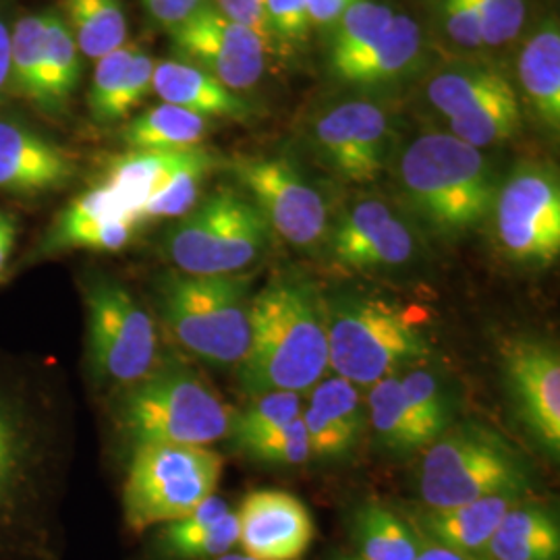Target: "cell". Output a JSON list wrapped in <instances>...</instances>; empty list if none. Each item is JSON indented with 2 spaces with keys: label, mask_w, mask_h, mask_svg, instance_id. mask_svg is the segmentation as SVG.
<instances>
[{
  "label": "cell",
  "mask_w": 560,
  "mask_h": 560,
  "mask_svg": "<svg viewBox=\"0 0 560 560\" xmlns=\"http://www.w3.org/2000/svg\"><path fill=\"white\" fill-rule=\"evenodd\" d=\"M154 316L187 355L214 368L240 365L249 347V277L166 270L152 282Z\"/></svg>",
  "instance_id": "6"
},
{
  "label": "cell",
  "mask_w": 560,
  "mask_h": 560,
  "mask_svg": "<svg viewBox=\"0 0 560 560\" xmlns=\"http://www.w3.org/2000/svg\"><path fill=\"white\" fill-rule=\"evenodd\" d=\"M240 453L261 465H279V467H298L312 459L303 418L287 423L284 428L264 436L260 441L247 444L245 448H241Z\"/></svg>",
  "instance_id": "40"
},
{
  "label": "cell",
  "mask_w": 560,
  "mask_h": 560,
  "mask_svg": "<svg viewBox=\"0 0 560 560\" xmlns=\"http://www.w3.org/2000/svg\"><path fill=\"white\" fill-rule=\"evenodd\" d=\"M198 148L200 145L187 150L120 154L108 162L102 183L119 196L125 208L138 221L141 208L175 179V175L189 162Z\"/></svg>",
  "instance_id": "26"
},
{
  "label": "cell",
  "mask_w": 560,
  "mask_h": 560,
  "mask_svg": "<svg viewBox=\"0 0 560 560\" xmlns=\"http://www.w3.org/2000/svg\"><path fill=\"white\" fill-rule=\"evenodd\" d=\"M83 305V372L106 399L145 378L164 360L154 312L117 277L101 270L78 279Z\"/></svg>",
  "instance_id": "4"
},
{
  "label": "cell",
  "mask_w": 560,
  "mask_h": 560,
  "mask_svg": "<svg viewBox=\"0 0 560 560\" xmlns=\"http://www.w3.org/2000/svg\"><path fill=\"white\" fill-rule=\"evenodd\" d=\"M301 418L312 457L318 459L351 457L368 430V407L360 386L340 376L320 381L307 390Z\"/></svg>",
  "instance_id": "20"
},
{
  "label": "cell",
  "mask_w": 560,
  "mask_h": 560,
  "mask_svg": "<svg viewBox=\"0 0 560 560\" xmlns=\"http://www.w3.org/2000/svg\"><path fill=\"white\" fill-rule=\"evenodd\" d=\"M397 13L372 0H358L337 21V34L330 46V69L337 73L345 65L360 59L378 44Z\"/></svg>",
  "instance_id": "35"
},
{
  "label": "cell",
  "mask_w": 560,
  "mask_h": 560,
  "mask_svg": "<svg viewBox=\"0 0 560 560\" xmlns=\"http://www.w3.org/2000/svg\"><path fill=\"white\" fill-rule=\"evenodd\" d=\"M399 378L405 400L420 423L421 432L432 444L457 418L459 400L455 397L453 384L428 368H407L399 372Z\"/></svg>",
  "instance_id": "34"
},
{
  "label": "cell",
  "mask_w": 560,
  "mask_h": 560,
  "mask_svg": "<svg viewBox=\"0 0 560 560\" xmlns=\"http://www.w3.org/2000/svg\"><path fill=\"white\" fill-rule=\"evenodd\" d=\"M515 94L513 85L490 67H453L428 83V101L446 120L459 119L490 102Z\"/></svg>",
  "instance_id": "30"
},
{
  "label": "cell",
  "mask_w": 560,
  "mask_h": 560,
  "mask_svg": "<svg viewBox=\"0 0 560 560\" xmlns=\"http://www.w3.org/2000/svg\"><path fill=\"white\" fill-rule=\"evenodd\" d=\"M44 11L21 18L11 27V88L40 106L44 62Z\"/></svg>",
  "instance_id": "38"
},
{
  "label": "cell",
  "mask_w": 560,
  "mask_h": 560,
  "mask_svg": "<svg viewBox=\"0 0 560 560\" xmlns=\"http://www.w3.org/2000/svg\"><path fill=\"white\" fill-rule=\"evenodd\" d=\"M113 430L129 453L141 446H212L229 441L235 411L187 363L164 355L145 378L108 397Z\"/></svg>",
  "instance_id": "3"
},
{
  "label": "cell",
  "mask_w": 560,
  "mask_h": 560,
  "mask_svg": "<svg viewBox=\"0 0 560 560\" xmlns=\"http://www.w3.org/2000/svg\"><path fill=\"white\" fill-rule=\"evenodd\" d=\"M324 314L328 368L355 386L370 388L432 353L420 324L397 303L342 293L324 300Z\"/></svg>",
  "instance_id": "7"
},
{
  "label": "cell",
  "mask_w": 560,
  "mask_h": 560,
  "mask_svg": "<svg viewBox=\"0 0 560 560\" xmlns=\"http://www.w3.org/2000/svg\"><path fill=\"white\" fill-rule=\"evenodd\" d=\"M335 264L355 272L402 268L416 258L413 231L381 200H363L349 208L328 240Z\"/></svg>",
  "instance_id": "18"
},
{
  "label": "cell",
  "mask_w": 560,
  "mask_h": 560,
  "mask_svg": "<svg viewBox=\"0 0 560 560\" xmlns=\"http://www.w3.org/2000/svg\"><path fill=\"white\" fill-rule=\"evenodd\" d=\"M217 560H252L249 557H245L243 552H229V555H224L221 559Z\"/></svg>",
  "instance_id": "52"
},
{
  "label": "cell",
  "mask_w": 560,
  "mask_h": 560,
  "mask_svg": "<svg viewBox=\"0 0 560 560\" xmlns=\"http://www.w3.org/2000/svg\"><path fill=\"white\" fill-rule=\"evenodd\" d=\"M399 183L411 210L441 235H463L492 214L499 183L492 164L451 133L411 141L399 161Z\"/></svg>",
  "instance_id": "5"
},
{
  "label": "cell",
  "mask_w": 560,
  "mask_h": 560,
  "mask_svg": "<svg viewBox=\"0 0 560 560\" xmlns=\"http://www.w3.org/2000/svg\"><path fill=\"white\" fill-rule=\"evenodd\" d=\"M65 18L81 55L98 60L127 44L122 0H62Z\"/></svg>",
  "instance_id": "33"
},
{
  "label": "cell",
  "mask_w": 560,
  "mask_h": 560,
  "mask_svg": "<svg viewBox=\"0 0 560 560\" xmlns=\"http://www.w3.org/2000/svg\"><path fill=\"white\" fill-rule=\"evenodd\" d=\"M335 560H361V559H358V557H339V559H335Z\"/></svg>",
  "instance_id": "53"
},
{
  "label": "cell",
  "mask_w": 560,
  "mask_h": 560,
  "mask_svg": "<svg viewBox=\"0 0 560 560\" xmlns=\"http://www.w3.org/2000/svg\"><path fill=\"white\" fill-rule=\"evenodd\" d=\"M154 67H156V62L150 55H145L141 50L136 52V57L131 59V65L122 78L119 92L110 104L106 122L125 119L133 108H138L141 102L148 98V94L152 92Z\"/></svg>",
  "instance_id": "43"
},
{
  "label": "cell",
  "mask_w": 560,
  "mask_h": 560,
  "mask_svg": "<svg viewBox=\"0 0 560 560\" xmlns=\"http://www.w3.org/2000/svg\"><path fill=\"white\" fill-rule=\"evenodd\" d=\"M448 129L453 138L465 141L476 150L492 148L497 143L509 141L520 133V98L517 94H509L504 98L481 106L465 117L448 119Z\"/></svg>",
  "instance_id": "39"
},
{
  "label": "cell",
  "mask_w": 560,
  "mask_h": 560,
  "mask_svg": "<svg viewBox=\"0 0 560 560\" xmlns=\"http://www.w3.org/2000/svg\"><path fill=\"white\" fill-rule=\"evenodd\" d=\"M171 36L183 60L200 67L231 92L240 94L260 81L266 42L212 4H201L189 20L171 30Z\"/></svg>",
  "instance_id": "15"
},
{
  "label": "cell",
  "mask_w": 560,
  "mask_h": 560,
  "mask_svg": "<svg viewBox=\"0 0 560 560\" xmlns=\"http://www.w3.org/2000/svg\"><path fill=\"white\" fill-rule=\"evenodd\" d=\"M240 544V521L226 499L212 494L189 515L148 532L143 560H217Z\"/></svg>",
  "instance_id": "21"
},
{
  "label": "cell",
  "mask_w": 560,
  "mask_h": 560,
  "mask_svg": "<svg viewBox=\"0 0 560 560\" xmlns=\"http://www.w3.org/2000/svg\"><path fill=\"white\" fill-rule=\"evenodd\" d=\"M351 540L361 560H416L425 541L411 521L374 501L355 509Z\"/></svg>",
  "instance_id": "28"
},
{
  "label": "cell",
  "mask_w": 560,
  "mask_h": 560,
  "mask_svg": "<svg viewBox=\"0 0 560 560\" xmlns=\"http://www.w3.org/2000/svg\"><path fill=\"white\" fill-rule=\"evenodd\" d=\"M365 407L368 423L384 453L409 457L430 444L405 400L399 372L370 386Z\"/></svg>",
  "instance_id": "29"
},
{
  "label": "cell",
  "mask_w": 560,
  "mask_h": 560,
  "mask_svg": "<svg viewBox=\"0 0 560 560\" xmlns=\"http://www.w3.org/2000/svg\"><path fill=\"white\" fill-rule=\"evenodd\" d=\"M73 409L50 358L0 349V560H62Z\"/></svg>",
  "instance_id": "1"
},
{
  "label": "cell",
  "mask_w": 560,
  "mask_h": 560,
  "mask_svg": "<svg viewBox=\"0 0 560 560\" xmlns=\"http://www.w3.org/2000/svg\"><path fill=\"white\" fill-rule=\"evenodd\" d=\"M314 140L335 173L365 185L378 179L386 166L390 122L374 102H345L316 120Z\"/></svg>",
  "instance_id": "17"
},
{
  "label": "cell",
  "mask_w": 560,
  "mask_h": 560,
  "mask_svg": "<svg viewBox=\"0 0 560 560\" xmlns=\"http://www.w3.org/2000/svg\"><path fill=\"white\" fill-rule=\"evenodd\" d=\"M20 219L0 206V289L13 279L15 249L20 241Z\"/></svg>",
  "instance_id": "47"
},
{
  "label": "cell",
  "mask_w": 560,
  "mask_h": 560,
  "mask_svg": "<svg viewBox=\"0 0 560 560\" xmlns=\"http://www.w3.org/2000/svg\"><path fill=\"white\" fill-rule=\"evenodd\" d=\"M11 85V25L0 9V94Z\"/></svg>",
  "instance_id": "50"
},
{
  "label": "cell",
  "mask_w": 560,
  "mask_h": 560,
  "mask_svg": "<svg viewBox=\"0 0 560 560\" xmlns=\"http://www.w3.org/2000/svg\"><path fill=\"white\" fill-rule=\"evenodd\" d=\"M231 171L270 231H277L282 240L305 249L326 237V201L291 162L241 156L231 162Z\"/></svg>",
  "instance_id": "12"
},
{
  "label": "cell",
  "mask_w": 560,
  "mask_h": 560,
  "mask_svg": "<svg viewBox=\"0 0 560 560\" xmlns=\"http://www.w3.org/2000/svg\"><path fill=\"white\" fill-rule=\"evenodd\" d=\"M210 131V120L179 106L159 104L141 113L122 129L129 152H166L201 145Z\"/></svg>",
  "instance_id": "31"
},
{
  "label": "cell",
  "mask_w": 560,
  "mask_h": 560,
  "mask_svg": "<svg viewBox=\"0 0 560 560\" xmlns=\"http://www.w3.org/2000/svg\"><path fill=\"white\" fill-rule=\"evenodd\" d=\"M212 7L224 18L254 30L261 40L268 42L264 0H214Z\"/></svg>",
  "instance_id": "46"
},
{
  "label": "cell",
  "mask_w": 560,
  "mask_h": 560,
  "mask_svg": "<svg viewBox=\"0 0 560 560\" xmlns=\"http://www.w3.org/2000/svg\"><path fill=\"white\" fill-rule=\"evenodd\" d=\"M416 560H486L481 557H467V555H460L455 550H448V548H442L439 544H432V541H423V548L420 550V555L416 557Z\"/></svg>",
  "instance_id": "51"
},
{
  "label": "cell",
  "mask_w": 560,
  "mask_h": 560,
  "mask_svg": "<svg viewBox=\"0 0 560 560\" xmlns=\"http://www.w3.org/2000/svg\"><path fill=\"white\" fill-rule=\"evenodd\" d=\"M525 497H490L444 509L420 506L411 513V525L421 538L467 557H481L506 511Z\"/></svg>",
  "instance_id": "22"
},
{
  "label": "cell",
  "mask_w": 560,
  "mask_h": 560,
  "mask_svg": "<svg viewBox=\"0 0 560 560\" xmlns=\"http://www.w3.org/2000/svg\"><path fill=\"white\" fill-rule=\"evenodd\" d=\"M219 166V154L200 145L189 162L175 175V179L141 208L138 214L141 226L152 221L185 217L200 201L203 183Z\"/></svg>",
  "instance_id": "36"
},
{
  "label": "cell",
  "mask_w": 560,
  "mask_h": 560,
  "mask_svg": "<svg viewBox=\"0 0 560 560\" xmlns=\"http://www.w3.org/2000/svg\"><path fill=\"white\" fill-rule=\"evenodd\" d=\"M152 20L159 21L168 32L189 20L201 4V0H141Z\"/></svg>",
  "instance_id": "48"
},
{
  "label": "cell",
  "mask_w": 560,
  "mask_h": 560,
  "mask_svg": "<svg viewBox=\"0 0 560 560\" xmlns=\"http://www.w3.org/2000/svg\"><path fill=\"white\" fill-rule=\"evenodd\" d=\"M152 92H156L164 104L179 106L208 120H243L252 113L249 106L241 101L240 94L231 92L210 73L183 59L156 62Z\"/></svg>",
  "instance_id": "23"
},
{
  "label": "cell",
  "mask_w": 560,
  "mask_h": 560,
  "mask_svg": "<svg viewBox=\"0 0 560 560\" xmlns=\"http://www.w3.org/2000/svg\"><path fill=\"white\" fill-rule=\"evenodd\" d=\"M303 411V395L289 390H272L258 397H252L247 407L235 411L233 430L229 442L235 451L245 448L252 442L260 441L264 436L284 428L287 423L301 418Z\"/></svg>",
  "instance_id": "37"
},
{
  "label": "cell",
  "mask_w": 560,
  "mask_h": 560,
  "mask_svg": "<svg viewBox=\"0 0 560 560\" xmlns=\"http://www.w3.org/2000/svg\"><path fill=\"white\" fill-rule=\"evenodd\" d=\"M235 513L241 552L252 560H303L316 538L310 509L284 490H254Z\"/></svg>",
  "instance_id": "19"
},
{
  "label": "cell",
  "mask_w": 560,
  "mask_h": 560,
  "mask_svg": "<svg viewBox=\"0 0 560 560\" xmlns=\"http://www.w3.org/2000/svg\"><path fill=\"white\" fill-rule=\"evenodd\" d=\"M240 381L249 397L307 393L328 370L324 298L303 277L282 275L252 298L249 347Z\"/></svg>",
  "instance_id": "2"
},
{
  "label": "cell",
  "mask_w": 560,
  "mask_h": 560,
  "mask_svg": "<svg viewBox=\"0 0 560 560\" xmlns=\"http://www.w3.org/2000/svg\"><path fill=\"white\" fill-rule=\"evenodd\" d=\"M44 62L40 108L60 113L80 85V48L59 11H44Z\"/></svg>",
  "instance_id": "32"
},
{
  "label": "cell",
  "mask_w": 560,
  "mask_h": 560,
  "mask_svg": "<svg viewBox=\"0 0 560 560\" xmlns=\"http://www.w3.org/2000/svg\"><path fill=\"white\" fill-rule=\"evenodd\" d=\"M502 382L513 416L550 459L560 455V353L536 337H515L501 349Z\"/></svg>",
  "instance_id": "13"
},
{
  "label": "cell",
  "mask_w": 560,
  "mask_h": 560,
  "mask_svg": "<svg viewBox=\"0 0 560 560\" xmlns=\"http://www.w3.org/2000/svg\"><path fill=\"white\" fill-rule=\"evenodd\" d=\"M270 226L245 194L221 187L198 201L164 240L168 261L185 275H241L268 249Z\"/></svg>",
  "instance_id": "10"
},
{
  "label": "cell",
  "mask_w": 560,
  "mask_h": 560,
  "mask_svg": "<svg viewBox=\"0 0 560 560\" xmlns=\"http://www.w3.org/2000/svg\"><path fill=\"white\" fill-rule=\"evenodd\" d=\"M441 11L451 40L467 50L483 46L476 0H441Z\"/></svg>",
  "instance_id": "44"
},
{
  "label": "cell",
  "mask_w": 560,
  "mask_h": 560,
  "mask_svg": "<svg viewBox=\"0 0 560 560\" xmlns=\"http://www.w3.org/2000/svg\"><path fill=\"white\" fill-rule=\"evenodd\" d=\"M140 229V222L125 208L119 196L101 183L75 196L60 210L25 258L13 266V277L18 268H32L73 252L117 254L136 240Z\"/></svg>",
  "instance_id": "14"
},
{
  "label": "cell",
  "mask_w": 560,
  "mask_h": 560,
  "mask_svg": "<svg viewBox=\"0 0 560 560\" xmlns=\"http://www.w3.org/2000/svg\"><path fill=\"white\" fill-rule=\"evenodd\" d=\"M138 50H140L138 44H122L120 48L108 52L106 57H102L96 62L88 104H90L92 117L98 122H106V119H108L110 104L115 101L122 78H125V73L131 65V59L136 57Z\"/></svg>",
  "instance_id": "41"
},
{
  "label": "cell",
  "mask_w": 560,
  "mask_h": 560,
  "mask_svg": "<svg viewBox=\"0 0 560 560\" xmlns=\"http://www.w3.org/2000/svg\"><path fill=\"white\" fill-rule=\"evenodd\" d=\"M502 252L523 266H552L560 254V183L548 162H520L492 208Z\"/></svg>",
  "instance_id": "11"
},
{
  "label": "cell",
  "mask_w": 560,
  "mask_h": 560,
  "mask_svg": "<svg viewBox=\"0 0 560 560\" xmlns=\"http://www.w3.org/2000/svg\"><path fill=\"white\" fill-rule=\"evenodd\" d=\"M78 175L69 148L25 120L0 117V194L42 200L69 189Z\"/></svg>",
  "instance_id": "16"
},
{
  "label": "cell",
  "mask_w": 560,
  "mask_h": 560,
  "mask_svg": "<svg viewBox=\"0 0 560 560\" xmlns=\"http://www.w3.org/2000/svg\"><path fill=\"white\" fill-rule=\"evenodd\" d=\"M476 4L486 46H502L520 36L527 15L525 0H476Z\"/></svg>",
  "instance_id": "42"
},
{
  "label": "cell",
  "mask_w": 560,
  "mask_h": 560,
  "mask_svg": "<svg viewBox=\"0 0 560 560\" xmlns=\"http://www.w3.org/2000/svg\"><path fill=\"white\" fill-rule=\"evenodd\" d=\"M358 0H307L312 25H335Z\"/></svg>",
  "instance_id": "49"
},
{
  "label": "cell",
  "mask_w": 560,
  "mask_h": 560,
  "mask_svg": "<svg viewBox=\"0 0 560 560\" xmlns=\"http://www.w3.org/2000/svg\"><path fill=\"white\" fill-rule=\"evenodd\" d=\"M534 486L529 460L497 430L453 423L421 459V506L444 509L490 497H525Z\"/></svg>",
  "instance_id": "8"
},
{
  "label": "cell",
  "mask_w": 560,
  "mask_h": 560,
  "mask_svg": "<svg viewBox=\"0 0 560 560\" xmlns=\"http://www.w3.org/2000/svg\"><path fill=\"white\" fill-rule=\"evenodd\" d=\"M266 27L282 40H303L312 21L307 0H264Z\"/></svg>",
  "instance_id": "45"
},
{
  "label": "cell",
  "mask_w": 560,
  "mask_h": 560,
  "mask_svg": "<svg viewBox=\"0 0 560 560\" xmlns=\"http://www.w3.org/2000/svg\"><path fill=\"white\" fill-rule=\"evenodd\" d=\"M520 80L532 110L546 129H560V30L548 18L523 44Z\"/></svg>",
  "instance_id": "24"
},
{
  "label": "cell",
  "mask_w": 560,
  "mask_h": 560,
  "mask_svg": "<svg viewBox=\"0 0 560 560\" xmlns=\"http://www.w3.org/2000/svg\"><path fill=\"white\" fill-rule=\"evenodd\" d=\"M421 27L409 15H395L390 27L360 59L345 65L335 75L345 83L374 88L402 78L420 59Z\"/></svg>",
  "instance_id": "27"
},
{
  "label": "cell",
  "mask_w": 560,
  "mask_h": 560,
  "mask_svg": "<svg viewBox=\"0 0 560 560\" xmlns=\"http://www.w3.org/2000/svg\"><path fill=\"white\" fill-rule=\"evenodd\" d=\"M483 559L560 560L557 515L536 502L513 504L488 541Z\"/></svg>",
  "instance_id": "25"
},
{
  "label": "cell",
  "mask_w": 560,
  "mask_h": 560,
  "mask_svg": "<svg viewBox=\"0 0 560 560\" xmlns=\"http://www.w3.org/2000/svg\"><path fill=\"white\" fill-rule=\"evenodd\" d=\"M224 459L212 446H141L129 453L120 490L125 527L141 536L189 515L217 494Z\"/></svg>",
  "instance_id": "9"
}]
</instances>
